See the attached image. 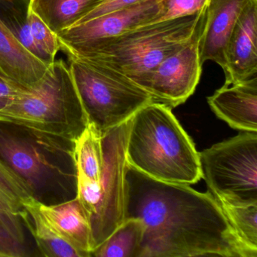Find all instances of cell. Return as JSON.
<instances>
[{"mask_svg": "<svg viewBox=\"0 0 257 257\" xmlns=\"http://www.w3.org/2000/svg\"><path fill=\"white\" fill-rule=\"evenodd\" d=\"M225 85L257 76V0H247L230 36L226 49Z\"/></svg>", "mask_w": 257, "mask_h": 257, "instance_id": "cell-10", "label": "cell"}, {"mask_svg": "<svg viewBox=\"0 0 257 257\" xmlns=\"http://www.w3.org/2000/svg\"><path fill=\"white\" fill-rule=\"evenodd\" d=\"M0 252L7 257H22L27 255L25 244L16 240L0 224Z\"/></svg>", "mask_w": 257, "mask_h": 257, "instance_id": "cell-27", "label": "cell"}, {"mask_svg": "<svg viewBox=\"0 0 257 257\" xmlns=\"http://www.w3.org/2000/svg\"><path fill=\"white\" fill-rule=\"evenodd\" d=\"M38 204L39 200L36 197H32L24 204L25 213L22 216V221L32 234L42 255L47 257H82V254L47 222Z\"/></svg>", "mask_w": 257, "mask_h": 257, "instance_id": "cell-17", "label": "cell"}, {"mask_svg": "<svg viewBox=\"0 0 257 257\" xmlns=\"http://www.w3.org/2000/svg\"><path fill=\"white\" fill-rule=\"evenodd\" d=\"M145 225L138 257H257L210 192L152 178L127 164L125 219Z\"/></svg>", "mask_w": 257, "mask_h": 257, "instance_id": "cell-1", "label": "cell"}, {"mask_svg": "<svg viewBox=\"0 0 257 257\" xmlns=\"http://www.w3.org/2000/svg\"><path fill=\"white\" fill-rule=\"evenodd\" d=\"M164 0H147L122 10L107 13L58 34L60 43L71 46H85L118 37L138 27L148 25L159 13Z\"/></svg>", "mask_w": 257, "mask_h": 257, "instance_id": "cell-9", "label": "cell"}, {"mask_svg": "<svg viewBox=\"0 0 257 257\" xmlns=\"http://www.w3.org/2000/svg\"><path fill=\"white\" fill-rule=\"evenodd\" d=\"M171 109L152 102L134 115L126 150L127 164L160 181L195 184L202 179L199 153Z\"/></svg>", "mask_w": 257, "mask_h": 257, "instance_id": "cell-2", "label": "cell"}, {"mask_svg": "<svg viewBox=\"0 0 257 257\" xmlns=\"http://www.w3.org/2000/svg\"><path fill=\"white\" fill-rule=\"evenodd\" d=\"M52 64L31 52L0 16V79L29 89L41 82Z\"/></svg>", "mask_w": 257, "mask_h": 257, "instance_id": "cell-11", "label": "cell"}, {"mask_svg": "<svg viewBox=\"0 0 257 257\" xmlns=\"http://www.w3.org/2000/svg\"><path fill=\"white\" fill-rule=\"evenodd\" d=\"M145 225L138 218H127L101 243L91 256L138 257Z\"/></svg>", "mask_w": 257, "mask_h": 257, "instance_id": "cell-20", "label": "cell"}, {"mask_svg": "<svg viewBox=\"0 0 257 257\" xmlns=\"http://www.w3.org/2000/svg\"><path fill=\"white\" fill-rule=\"evenodd\" d=\"M221 119L242 132H257V76L225 85L207 98Z\"/></svg>", "mask_w": 257, "mask_h": 257, "instance_id": "cell-13", "label": "cell"}, {"mask_svg": "<svg viewBox=\"0 0 257 257\" xmlns=\"http://www.w3.org/2000/svg\"><path fill=\"white\" fill-rule=\"evenodd\" d=\"M246 2L247 0H208L207 20L199 41L201 64L213 61L226 73L228 40Z\"/></svg>", "mask_w": 257, "mask_h": 257, "instance_id": "cell-12", "label": "cell"}, {"mask_svg": "<svg viewBox=\"0 0 257 257\" xmlns=\"http://www.w3.org/2000/svg\"><path fill=\"white\" fill-rule=\"evenodd\" d=\"M4 7H5L4 8V12L6 13L4 16L6 19L5 20L3 19V20L8 25L9 28L14 33L15 35L31 52L42 58L31 37L25 13L23 16L19 13V10H16L14 7L4 6Z\"/></svg>", "mask_w": 257, "mask_h": 257, "instance_id": "cell-25", "label": "cell"}, {"mask_svg": "<svg viewBox=\"0 0 257 257\" xmlns=\"http://www.w3.org/2000/svg\"><path fill=\"white\" fill-rule=\"evenodd\" d=\"M0 123L41 139L73 141L88 123L71 67L56 59L40 83L0 107Z\"/></svg>", "mask_w": 257, "mask_h": 257, "instance_id": "cell-4", "label": "cell"}, {"mask_svg": "<svg viewBox=\"0 0 257 257\" xmlns=\"http://www.w3.org/2000/svg\"><path fill=\"white\" fill-rule=\"evenodd\" d=\"M76 174V197L91 218L96 213L97 204L100 198V184L85 177L80 172L75 171Z\"/></svg>", "mask_w": 257, "mask_h": 257, "instance_id": "cell-24", "label": "cell"}, {"mask_svg": "<svg viewBox=\"0 0 257 257\" xmlns=\"http://www.w3.org/2000/svg\"><path fill=\"white\" fill-rule=\"evenodd\" d=\"M0 158L35 192L56 168L31 141L0 130Z\"/></svg>", "mask_w": 257, "mask_h": 257, "instance_id": "cell-15", "label": "cell"}, {"mask_svg": "<svg viewBox=\"0 0 257 257\" xmlns=\"http://www.w3.org/2000/svg\"><path fill=\"white\" fill-rule=\"evenodd\" d=\"M207 2L208 0H164L159 13L147 25L197 14Z\"/></svg>", "mask_w": 257, "mask_h": 257, "instance_id": "cell-23", "label": "cell"}, {"mask_svg": "<svg viewBox=\"0 0 257 257\" xmlns=\"http://www.w3.org/2000/svg\"><path fill=\"white\" fill-rule=\"evenodd\" d=\"M102 0H32L34 9L55 34L74 25Z\"/></svg>", "mask_w": 257, "mask_h": 257, "instance_id": "cell-19", "label": "cell"}, {"mask_svg": "<svg viewBox=\"0 0 257 257\" xmlns=\"http://www.w3.org/2000/svg\"><path fill=\"white\" fill-rule=\"evenodd\" d=\"M32 197L33 188L0 158V224L23 244L24 204Z\"/></svg>", "mask_w": 257, "mask_h": 257, "instance_id": "cell-16", "label": "cell"}, {"mask_svg": "<svg viewBox=\"0 0 257 257\" xmlns=\"http://www.w3.org/2000/svg\"><path fill=\"white\" fill-rule=\"evenodd\" d=\"M70 157L75 171L94 181H100L103 168V133L88 121L83 130L72 141Z\"/></svg>", "mask_w": 257, "mask_h": 257, "instance_id": "cell-18", "label": "cell"}, {"mask_svg": "<svg viewBox=\"0 0 257 257\" xmlns=\"http://www.w3.org/2000/svg\"><path fill=\"white\" fill-rule=\"evenodd\" d=\"M204 25L186 44L165 58L139 84L151 95L153 101L174 108L185 103L195 92L202 70L199 41Z\"/></svg>", "mask_w": 257, "mask_h": 257, "instance_id": "cell-8", "label": "cell"}, {"mask_svg": "<svg viewBox=\"0 0 257 257\" xmlns=\"http://www.w3.org/2000/svg\"><path fill=\"white\" fill-rule=\"evenodd\" d=\"M201 176L219 202L257 204V132H243L199 153Z\"/></svg>", "mask_w": 257, "mask_h": 257, "instance_id": "cell-6", "label": "cell"}, {"mask_svg": "<svg viewBox=\"0 0 257 257\" xmlns=\"http://www.w3.org/2000/svg\"><path fill=\"white\" fill-rule=\"evenodd\" d=\"M26 20L31 31V37L40 56L47 62L53 63L56 60L61 45L58 36L50 29L37 13L33 5L32 0L27 4Z\"/></svg>", "mask_w": 257, "mask_h": 257, "instance_id": "cell-22", "label": "cell"}, {"mask_svg": "<svg viewBox=\"0 0 257 257\" xmlns=\"http://www.w3.org/2000/svg\"><path fill=\"white\" fill-rule=\"evenodd\" d=\"M144 1H147V0H102L101 2L99 3L85 16H82L73 25H79V24L100 17V16L107 14V13L127 8V7H132L136 4H141Z\"/></svg>", "mask_w": 257, "mask_h": 257, "instance_id": "cell-26", "label": "cell"}, {"mask_svg": "<svg viewBox=\"0 0 257 257\" xmlns=\"http://www.w3.org/2000/svg\"><path fill=\"white\" fill-rule=\"evenodd\" d=\"M132 118L103 134L100 198L91 219L95 249L125 219L126 150Z\"/></svg>", "mask_w": 257, "mask_h": 257, "instance_id": "cell-7", "label": "cell"}, {"mask_svg": "<svg viewBox=\"0 0 257 257\" xmlns=\"http://www.w3.org/2000/svg\"><path fill=\"white\" fill-rule=\"evenodd\" d=\"M39 208L55 231L82 257L92 255L95 246L93 238L91 218L76 197L58 204H43L39 201Z\"/></svg>", "mask_w": 257, "mask_h": 257, "instance_id": "cell-14", "label": "cell"}, {"mask_svg": "<svg viewBox=\"0 0 257 257\" xmlns=\"http://www.w3.org/2000/svg\"><path fill=\"white\" fill-rule=\"evenodd\" d=\"M206 20L207 6L197 14L138 27L93 44L71 46L60 43L61 51L67 58L112 69L139 85L165 58L186 44Z\"/></svg>", "mask_w": 257, "mask_h": 257, "instance_id": "cell-3", "label": "cell"}, {"mask_svg": "<svg viewBox=\"0 0 257 257\" xmlns=\"http://www.w3.org/2000/svg\"><path fill=\"white\" fill-rule=\"evenodd\" d=\"M22 88L13 86L0 79V107L5 106L13 97H16Z\"/></svg>", "mask_w": 257, "mask_h": 257, "instance_id": "cell-28", "label": "cell"}, {"mask_svg": "<svg viewBox=\"0 0 257 257\" xmlns=\"http://www.w3.org/2000/svg\"><path fill=\"white\" fill-rule=\"evenodd\" d=\"M0 257H7V256H6L5 254L3 253L2 252H0Z\"/></svg>", "mask_w": 257, "mask_h": 257, "instance_id": "cell-29", "label": "cell"}, {"mask_svg": "<svg viewBox=\"0 0 257 257\" xmlns=\"http://www.w3.org/2000/svg\"><path fill=\"white\" fill-rule=\"evenodd\" d=\"M67 58L87 119L102 133L125 122L154 102L147 91L121 73L100 64Z\"/></svg>", "mask_w": 257, "mask_h": 257, "instance_id": "cell-5", "label": "cell"}, {"mask_svg": "<svg viewBox=\"0 0 257 257\" xmlns=\"http://www.w3.org/2000/svg\"><path fill=\"white\" fill-rule=\"evenodd\" d=\"M24 2H26L27 4H28V1H29V0H23Z\"/></svg>", "mask_w": 257, "mask_h": 257, "instance_id": "cell-30", "label": "cell"}, {"mask_svg": "<svg viewBox=\"0 0 257 257\" xmlns=\"http://www.w3.org/2000/svg\"><path fill=\"white\" fill-rule=\"evenodd\" d=\"M219 204L237 237L249 249L257 252V204L246 206Z\"/></svg>", "mask_w": 257, "mask_h": 257, "instance_id": "cell-21", "label": "cell"}]
</instances>
